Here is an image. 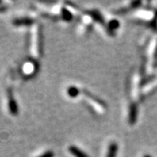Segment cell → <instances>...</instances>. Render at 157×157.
<instances>
[{
	"label": "cell",
	"instance_id": "1",
	"mask_svg": "<svg viewBox=\"0 0 157 157\" xmlns=\"http://www.w3.org/2000/svg\"><path fill=\"white\" fill-rule=\"evenodd\" d=\"M83 93L85 94V95L87 96V99L90 100L91 103L95 108H98V110H99L100 112H103V110H105V105H104V103L100 99H98L97 97H95V95H93L91 93L88 92V91H84Z\"/></svg>",
	"mask_w": 157,
	"mask_h": 157
},
{
	"label": "cell",
	"instance_id": "2",
	"mask_svg": "<svg viewBox=\"0 0 157 157\" xmlns=\"http://www.w3.org/2000/svg\"><path fill=\"white\" fill-rule=\"evenodd\" d=\"M8 108L9 112L11 115L16 116L18 112H19V108H18V105L15 101V98L13 97V94L11 92H9L8 95Z\"/></svg>",
	"mask_w": 157,
	"mask_h": 157
},
{
	"label": "cell",
	"instance_id": "3",
	"mask_svg": "<svg viewBox=\"0 0 157 157\" xmlns=\"http://www.w3.org/2000/svg\"><path fill=\"white\" fill-rule=\"evenodd\" d=\"M137 107L135 103L131 104L129 107V112H128V122L131 125H134L137 120Z\"/></svg>",
	"mask_w": 157,
	"mask_h": 157
},
{
	"label": "cell",
	"instance_id": "4",
	"mask_svg": "<svg viewBox=\"0 0 157 157\" xmlns=\"http://www.w3.org/2000/svg\"><path fill=\"white\" fill-rule=\"evenodd\" d=\"M34 23V20L30 18H20V19H16L13 21V24L17 27L20 26H31Z\"/></svg>",
	"mask_w": 157,
	"mask_h": 157
},
{
	"label": "cell",
	"instance_id": "5",
	"mask_svg": "<svg viewBox=\"0 0 157 157\" xmlns=\"http://www.w3.org/2000/svg\"><path fill=\"white\" fill-rule=\"evenodd\" d=\"M68 151L75 157H88V155L84 151H83L82 150L78 148V147L74 146V145H71V146L68 147Z\"/></svg>",
	"mask_w": 157,
	"mask_h": 157
},
{
	"label": "cell",
	"instance_id": "6",
	"mask_svg": "<svg viewBox=\"0 0 157 157\" xmlns=\"http://www.w3.org/2000/svg\"><path fill=\"white\" fill-rule=\"evenodd\" d=\"M118 151V144L116 142L112 143L108 147V155L107 157H116Z\"/></svg>",
	"mask_w": 157,
	"mask_h": 157
},
{
	"label": "cell",
	"instance_id": "7",
	"mask_svg": "<svg viewBox=\"0 0 157 157\" xmlns=\"http://www.w3.org/2000/svg\"><path fill=\"white\" fill-rule=\"evenodd\" d=\"M35 70H36V65L35 63L29 62L25 64L24 72L27 75H32L34 72H35Z\"/></svg>",
	"mask_w": 157,
	"mask_h": 157
},
{
	"label": "cell",
	"instance_id": "8",
	"mask_svg": "<svg viewBox=\"0 0 157 157\" xmlns=\"http://www.w3.org/2000/svg\"><path fill=\"white\" fill-rule=\"evenodd\" d=\"M67 95H69V97L71 98H76L78 95H79V89L78 87H75V86H71L67 90Z\"/></svg>",
	"mask_w": 157,
	"mask_h": 157
},
{
	"label": "cell",
	"instance_id": "9",
	"mask_svg": "<svg viewBox=\"0 0 157 157\" xmlns=\"http://www.w3.org/2000/svg\"><path fill=\"white\" fill-rule=\"evenodd\" d=\"M89 15H90L91 19H94V20L96 21V22H98V23H104V22H103V17H102V15H100L98 11H96V10L91 11V12L89 13Z\"/></svg>",
	"mask_w": 157,
	"mask_h": 157
},
{
	"label": "cell",
	"instance_id": "10",
	"mask_svg": "<svg viewBox=\"0 0 157 157\" xmlns=\"http://www.w3.org/2000/svg\"><path fill=\"white\" fill-rule=\"evenodd\" d=\"M61 15H62L63 19L65 21H67V22L72 19V14L67 8H63L61 10Z\"/></svg>",
	"mask_w": 157,
	"mask_h": 157
},
{
	"label": "cell",
	"instance_id": "11",
	"mask_svg": "<svg viewBox=\"0 0 157 157\" xmlns=\"http://www.w3.org/2000/svg\"><path fill=\"white\" fill-rule=\"evenodd\" d=\"M108 27L111 31L118 29L120 27V22L116 19H112V20L109 21Z\"/></svg>",
	"mask_w": 157,
	"mask_h": 157
},
{
	"label": "cell",
	"instance_id": "12",
	"mask_svg": "<svg viewBox=\"0 0 157 157\" xmlns=\"http://www.w3.org/2000/svg\"><path fill=\"white\" fill-rule=\"evenodd\" d=\"M55 156V153L52 151H48L44 152V154H42L41 155H39L38 157H54Z\"/></svg>",
	"mask_w": 157,
	"mask_h": 157
},
{
	"label": "cell",
	"instance_id": "13",
	"mask_svg": "<svg viewBox=\"0 0 157 157\" xmlns=\"http://www.w3.org/2000/svg\"><path fill=\"white\" fill-rule=\"evenodd\" d=\"M144 157H151V156H149V155H144Z\"/></svg>",
	"mask_w": 157,
	"mask_h": 157
},
{
	"label": "cell",
	"instance_id": "14",
	"mask_svg": "<svg viewBox=\"0 0 157 157\" xmlns=\"http://www.w3.org/2000/svg\"><path fill=\"white\" fill-rule=\"evenodd\" d=\"M0 3H1V1H0Z\"/></svg>",
	"mask_w": 157,
	"mask_h": 157
}]
</instances>
